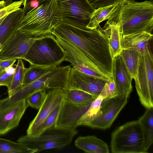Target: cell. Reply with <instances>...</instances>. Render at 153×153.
<instances>
[{
	"label": "cell",
	"instance_id": "cell-1",
	"mask_svg": "<svg viewBox=\"0 0 153 153\" xmlns=\"http://www.w3.org/2000/svg\"><path fill=\"white\" fill-rule=\"evenodd\" d=\"M51 33L74 45L100 71L113 79V58L108 38L100 25L93 30L84 29L61 21Z\"/></svg>",
	"mask_w": 153,
	"mask_h": 153
},
{
	"label": "cell",
	"instance_id": "cell-2",
	"mask_svg": "<svg viewBox=\"0 0 153 153\" xmlns=\"http://www.w3.org/2000/svg\"><path fill=\"white\" fill-rule=\"evenodd\" d=\"M106 22L118 25L121 36L142 32L152 33L153 29V1L138 2L134 0H126L119 4Z\"/></svg>",
	"mask_w": 153,
	"mask_h": 153
},
{
	"label": "cell",
	"instance_id": "cell-3",
	"mask_svg": "<svg viewBox=\"0 0 153 153\" xmlns=\"http://www.w3.org/2000/svg\"><path fill=\"white\" fill-rule=\"evenodd\" d=\"M23 9L18 30L32 37L52 34L53 28L62 21L56 0H46L36 6Z\"/></svg>",
	"mask_w": 153,
	"mask_h": 153
},
{
	"label": "cell",
	"instance_id": "cell-4",
	"mask_svg": "<svg viewBox=\"0 0 153 153\" xmlns=\"http://www.w3.org/2000/svg\"><path fill=\"white\" fill-rule=\"evenodd\" d=\"M65 57L64 50L51 34L37 39L22 59L31 65L56 67Z\"/></svg>",
	"mask_w": 153,
	"mask_h": 153
},
{
	"label": "cell",
	"instance_id": "cell-5",
	"mask_svg": "<svg viewBox=\"0 0 153 153\" xmlns=\"http://www.w3.org/2000/svg\"><path fill=\"white\" fill-rule=\"evenodd\" d=\"M77 133L76 129L54 126L35 135L26 134L21 137L17 142L36 153L48 149L63 148L71 143Z\"/></svg>",
	"mask_w": 153,
	"mask_h": 153
},
{
	"label": "cell",
	"instance_id": "cell-6",
	"mask_svg": "<svg viewBox=\"0 0 153 153\" xmlns=\"http://www.w3.org/2000/svg\"><path fill=\"white\" fill-rule=\"evenodd\" d=\"M111 141L113 153H145V138L138 120L128 122L112 133Z\"/></svg>",
	"mask_w": 153,
	"mask_h": 153
},
{
	"label": "cell",
	"instance_id": "cell-7",
	"mask_svg": "<svg viewBox=\"0 0 153 153\" xmlns=\"http://www.w3.org/2000/svg\"><path fill=\"white\" fill-rule=\"evenodd\" d=\"M153 57L150 47L139 53L134 79L141 104L146 109L153 107Z\"/></svg>",
	"mask_w": 153,
	"mask_h": 153
},
{
	"label": "cell",
	"instance_id": "cell-8",
	"mask_svg": "<svg viewBox=\"0 0 153 153\" xmlns=\"http://www.w3.org/2000/svg\"><path fill=\"white\" fill-rule=\"evenodd\" d=\"M62 21L84 29L95 9L87 0H56Z\"/></svg>",
	"mask_w": 153,
	"mask_h": 153
},
{
	"label": "cell",
	"instance_id": "cell-9",
	"mask_svg": "<svg viewBox=\"0 0 153 153\" xmlns=\"http://www.w3.org/2000/svg\"><path fill=\"white\" fill-rule=\"evenodd\" d=\"M56 39L64 50V61L69 62L72 68L85 74L104 79H113L100 71L79 50L72 44L58 37Z\"/></svg>",
	"mask_w": 153,
	"mask_h": 153
},
{
	"label": "cell",
	"instance_id": "cell-10",
	"mask_svg": "<svg viewBox=\"0 0 153 153\" xmlns=\"http://www.w3.org/2000/svg\"><path fill=\"white\" fill-rule=\"evenodd\" d=\"M127 99L117 96L103 99L100 106V113L86 126L103 129L109 128L127 104Z\"/></svg>",
	"mask_w": 153,
	"mask_h": 153
},
{
	"label": "cell",
	"instance_id": "cell-11",
	"mask_svg": "<svg viewBox=\"0 0 153 153\" xmlns=\"http://www.w3.org/2000/svg\"><path fill=\"white\" fill-rule=\"evenodd\" d=\"M109 81L85 74L71 67L66 89H79L98 97Z\"/></svg>",
	"mask_w": 153,
	"mask_h": 153
},
{
	"label": "cell",
	"instance_id": "cell-12",
	"mask_svg": "<svg viewBox=\"0 0 153 153\" xmlns=\"http://www.w3.org/2000/svg\"><path fill=\"white\" fill-rule=\"evenodd\" d=\"M64 99V89L55 88L47 93L43 104L39 109L35 118L29 124L27 130V134L36 135L45 119Z\"/></svg>",
	"mask_w": 153,
	"mask_h": 153
},
{
	"label": "cell",
	"instance_id": "cell-13",
	"mask_svg": "<svg viewBox=\"0 0 153 153\" xmlns=\"http://www.w3.org/2000/svg\"><path fill=\"white\" fill-rule=\"evenodd\" d=\"M38 38L30 36L18 30L3 45L0 51V59H22Z\"/></svg>",
	"mask_w": 153,
	"mask_h": 153
},
{
	"label": "cell",
	"instance_id": "cell-14",
	"mask_svg": "<svg viewBox=\"0 0 153 153\" xmlns=\"http://www.w3.org/2000/svg\"><path fill=\"white\" fill-rule=\"evenodd\" d=\"M91 103L77 104L70 102L64 99L55 126L57 127L76 129L82 116L90 107Z\"/></svg>",
	"mask_w": 153,
	"mask_h": 153
},
{
	"label": "cell",
	"instance_id": "cell-15",
	"mask_svg": "<svg viewBox=\"0 0 153 153\" xmlns=\"http://www.w3.org/2000/svg\"><path fill=\"white\" fill-rule=\"evenodd\" d=\"M112 78L116 86V96L128 99L132 91L133 78L120 54L113 59Z\"/></svg>",
	"mask_w": 153,
	"mask_h": 153
},
{
	"label": "cell",
	"instance_id": "cell-16",
	"mask_svg": "<svg viewBox=\"0 0 153 153\" xmlns=\"http://www.w3.org/2000/svg\"><path fill=\"white\" fill-rule=\"evenodd\" d=\"M29 105L26 99L11 106L0 109V135L16 127Z\"/></svg>",
	"mask_w": 153,
	"mask_h": 153
},
{
	"label": "cell",
	"instance_id": "cell-17",
	"mask_svg": "<svg viewBox=\"0 0 153 153\" xmlns=\"http://www.w3.org/2000/svg\"><path fill=\"white\" fill-rule=\"evenodd\" d=\"M23 13L20 8L7 15L0 25V51L10 38L19 27Z\"/></svg>",
	"mask_w": 153,
	"mask_h": 153
},
{
	"label": "cell",
	"instance_id": "cell-18",
	"mask_svg": "<svg viewBox=\"0 0 153 153\" xmlns=\"http://www.w3.org/2000/svg\"><path fill=\"white\" fill-rule=\"evenodd\" d=\"M153 35L152 33L142 32L122 36L120 39L122 49L131 48L143 52L147 47H150Z\"/></svg>",
	"mask_w": 153,
	"mask_h": 153
},
{
	"label": "cell",
	"instance_id": "cell-19",
	"mask_svg": "<svg viewBox=\"0 0 153 153\" xmlns=\"http://www.w3.org/2000/svg\"><path fill=\"white\" fill-rule=\"evenodd\" d=\"M75 145L79 149L87 153H109V152L106 143L94 136H79L75 140Z\"/></svg>",
	"mask_w": 153,
	"mask_h": 153
},
{
	"label": "cell",
	"instance_id": "cell-20",
	"mask_svg": "<svg viewBox=\"0 0 153 153\" xmlns=\"http://www.w3.org/2000/svg\"><path fill=\"white\" fill-rule=\"evenodd\" d=\"M103 30L107 36L111 52L113 59L120 54L121 50L120 39L121 35L120 26L114 23L106 22Z\"/></svg>",
	"mask_w": 153,
	"mask_h": 153
},
{
	"label": "cell",
	"instance_id": "cell-21",
	"mask_svg": "<svg viewBox=\"0 0 153 153\" xmlns=\"http://www.w3.org/2000/svg\"><path fill=\"white\" fill-rule=\"evenodd\" d=\"M147 109L138 120L143 130L145 149L147 152L153 142V107Z\"/></svg>",
	"mask_w": 153,
	"mask_h": 153
},
{
	"label": "cell",
	"instance_id": "cell-22",
	"mask_svg": "<svg viewBox=\"0 0 153 153\" xmlns=\"http://www.w3.org/2000/svg\"><path fill=\"white\" fill-rule=\"evenodd\" d=\"M119 3L95 9L90 19L87 28L93 30L98 27L100 24L108 19L116 10Z\"/></svg>",
	"mask_w": 153,
	"mask_h": 153
},
{
	"label": "cell",
	"instance_id": "cell-23",
	"mask_svg": "<svg viewBox=\"0 0 153 153\" xmlns=\"http://www.w3.org/2000/svg\"><path fill=\"white\" fill-rule=\"evenodd\" d=\"M64 100L71 102L85 104L92 102L97 97L83 91L74 89H64Z\"/></svg>",
	"mask_w": 153,
	"mask_h": 153
},
{
	"label": "cell",
	"instance_id": "cell-24",
	"mask_svg": "<svg viewBox=\"0 0 153 153\" xmlns=\"http://www.w3.org/2000/svg\"><path fill=\"white\" fill-rule=\"evenodd\" d=\"M120 54L132 78L134 79L138 64L139 53L136 50L128 48L122 49Z\"/></svg>",
	"mask_w": 153,
	"mask_h": 153
},
{
	"label": "cell",
	"instance_id": "cell-25",
	"mask_svg": "<svg viewBox=\"0 0 153 153\" xmlns=\"http://www.w3.org/2000/svg\"><path fill=\"white\" fill-rule=\"evenodd\" d=\"M17 64L15 68L12 81L8 89V96L20 89L22 86L27 68L25 66L23 59H17Z\"/></svg>",
	"mask_w": 153,
	"mask_h": 153
},
{
	"label": "cell",
	"instance_id": "cell-26",
	"mask_svg": "<svg viewBox=\"0 0 153 153\" xmlns=\"http://www.w3.org/2000/svg\"><path fill=\"white\" fill-rule=\"evenodd\" d=\"M34 153V150L21 143L0 137V153Z\"/></svg>",
	"mask_w": 153,
	"mask_h": 153
},
{
	"label": "cell",
	"instance_id": "cell-27",
	"mask_svg": "<svg viewBox=\"0 0 153 153\" xmlns=\"http://www.w3.org/2000/svg\"><path fill=\"white\" fill-rule=\"evenodd\" d=\"M55 68L30 65L27 68L22 85L34 81Z\"/></svg>",
	"mask_w": 153,
	"mask_h": 153
},
{
	"label": "cell",
	"instance_id": "cell-28",
	"mask_svg": "<svg viewBox=\"0 0 153 153\" xmlns=\"http://www.w3.org/2000/svg\"><path fill=\"white\" fill-rule=\"evenodd\" d=\"M103 98L100 96L94 100L90 107L79 120L78 126H86L94 119L99 115L100 112V106Z\"/></svg>",
	"mask_w": 153,
	"mask_h": 153
},
{
	"label": "cell",
	"instance_id": "cell-29",
	"mask_svg": "<svg viewBox=\"0 0 153 153\" xmlns=\"http://www.w3.org/2000/svg\"><path fill=\"white\" fill-rule=\"evenodd\" d=\"M23 0L13 1V0L0 1V19L7 15L20 8Z\"/></svg>",
	"mask_w": 153,
	"mask_h": 153
},
{
	"label": "cell",
	"instance_id": "cell-30",
	"mask_svg": "<svg viewBox=\"0 0 153 153\" xmlns=\"http://www.w3.org/2000/svg\"><path fill=\"white\" fill-rule=\"evenodd\" d=\"M47 94L46 90H40L31 94L26 99L29 106L39 109L43 104Z\"/></svg>",
	"mask_w": 153,
	"mask_h": 153
},
{
	"label": "cell",
	"instance_id": "cell-31",
	"mask_svg": "<svg viewBox=\"0 0 153 153\" xmlns=\"http://www.w3.org/2000/svg\"><path fill=\"white\" fill-rule=\"evenodd\" d=\"M61 103L59 104L45 119L36 135L40 134L48 128L55 126L60 108Z\"/></svg>",
	"mask_w": 153,
	"mask_h": 153
},
{
	"label": "cell",
	"instance_id": "cell-32",
	"mask_svg": "<svg viewBox=\"0 0 153 153\" xmlns=\"http://www.w3.org/2000/svg\"><path fill=\"white\" fill-rule=\"evenodd\" d=\"M99 96L103 99L117 96L116 86L113 79L105 83Z\"/></svg>",
	"mask_w": 153,
	"mask_h": 153
},
{
	"label": "cell",
	"instance_id": "cell-33",
	"mask_svg": "<svg viewBox=\"0 0 153 153\" xmlns=\"http://www.w3.org/2000/svg\"><path fill=\"white\" fill-rule=\"evenodd\" d=\"M11 67L2 71L0 73V86H5L9 88L11 84L15 69Z\"/></svg>",
	"mask_w": 153,
	"mask_h": 153
},
{
	"label": "cell",
	"instance_id": "cell-34",
	"mask_svg": "<svg viewBox=\"0 0 153 153\" xmlns=\"http://www.w3.org/2000/svg\"><path fill=\"white\" fill-rule=\"evenodd\" d=\"M95 9L99 8L120 3L126 0H87Z\"/></svg>",
	"mask_w": 153,
	"mask_h": 153
},
{
	"label": "cell",
	"instance_id": "cell-35",
	"mask_svg": "<svg viewBox=\"0 0 153 153\" xmlns=\"http://www.w3.org/2000/svg\"><path fill=\"white\" fill-rule=\"evenodd\" d=\"M16 61V59H0V69L2 71L12 66Z\"/></svg>",
	"mask_w": 153,
	"mask_h": 153
},
{
	"label": "cell",
	"instance_id": "cell-36",
	"mask_svg": "<svg viewBox=\"0 0 153 153\" xmlns=\"http://www.w3.org/2000/svg\"><path fill=\"white\" fill-rule=\"evenodd\" d=\"M45 0H23V2L22 5H23L24 7L29 3L32 1H35L40 3L43 2Z\"/></svg>",
	"mask_w": 153,
	"mask_h": 153
},
{
	"label": "cell",
	"instance_id": "cell-37",
	"mask_svg": "<svg viewBox=\"0 0 153 153\" xmlns=\"http://www.w3.org/2000/svg\"><path fill=\"white\" fill-rule=\"evenodd\" d=\"M6 16H4V17H3V18L0 19V25L2 22L3 21V20Z\"/></svg>",
	"mask_w": 153,
	"mask_h": 153
},
{
	"label": "cell",
	"instance_id": "cell-38",
	"mask_svg": "<svg viewBox=\"0 0 153 153\" xmlns=\"http://www.w3.org/2000/svg\"><path fill=\"white\" fill-rule=\"evenodd\" d=\"M1 72V70L0 69V73Z\"/></svg>",
	"mask_w": 153,
	"mask_h": 153
}]
</instances>
